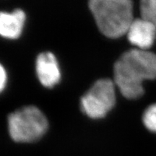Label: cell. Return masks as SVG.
<instances>
[{
    "label": "cell",
    "mask_w": 156,
    "mask_h": 156,
    "mask_svg": "<svg viewBox=\"0 0 156 156\" xmlns=\"http://www.w3.org/2000/svg\"><path fill=\"white\" fill-rule=\"evenodd\" d=\"M114 83L126 98H139L144 94L142 83L156 78V54L132 48L114 64Z\"/></svg>",
    "instance_id": "1"
},
{
    "label": "cell",
    "mask_w": 156,
    "mask_h": 156,
    "mask_svg": "<svg viewBox=\"0 0 156 156\" xmlns=\"http://www.w3.org/2000/svg\"><path fill=\"white\" fill-rule=\"evenodd\" d=\"M88 7L99 30L108 38L127 34L134 20L132 0H88Z\"/></svg>",
    "instance_id": "2"
},
{
    "label": "cell",
    "mask_w": 156,
    "mask_h": 156,
    "mask_svg": "<svg viewBox=\"0 0 156 156\" xmlns=\"http://www.w3.org/2000/svg\"><path fill=\"white\" fill-rule=\"evenodd\" d=\"M48 121L41 111L34 106H25L8 116L11 138L17 142H34L47 131Z\"/></svg>",
    "instance_id": "3"
},
{
    "label": "cell",
    "mask_w": 156,
    "mask_h": 156,
    "mask_svg": "<svg viewBox=\"0 0 156 156\" xmlns=\"http://www.w3.org/2000/svg\"><path fill=\"white\" fill-rule=\"evenodd\" d=\"M116 103L114 83L109 79L97 80L81 98L83 112L91 119H101Z\"/></svg>",
    "instance_id": "4"
},
{
    "label": "cell",
    "mask_w": 156,
    "mask_h": 156,
    "mask_svg": "<svg viewBox=\"0 0 156 156\" xmlns=\"http://www.w3.org/2000/svg\"><path fill=\"white\" fill-rule=\"evenodd\" d=\"M129 42L141 50L147 51L156 38V26L143 18L134 19L127 31Z\"/></svg>",
    "instance_id": "5"
},
{
    "label": "cell",
    "mask_w": 156,
    "mask_h": 156,
    "mask_svg": "<svg viewBox=\"0 0 156 156\" xmlns=\"http://www.w3.org/2000/svg\"><path fill=\"white\" fill-rule=\"evenodd\" d=\"M36 73L40 83L46 87H53L59 83L61 73L55 56L43 52L36 58Z\"/></svg>",
    "instance_id": "6"
},
{
    "label": "cell",
    "mask_w": 156,
    "mask_h": 156,
    "mask_svg": "<svg viewBox=\"0 0 156 156\" xmlns=\"http://www.w3.org/2000/svg\"><path fill=\"white\" fill-rule=\"evenodd\" d=\"M25 12L21 9H15L12 12H2L0 16V34L4 38L17 39L19 38L24 27Z\"/></svg>",
    "instance_id": "7"
},
{
    "label": "cell",
    "mask_w": 156,
    "mask_h": 156,
    "mask_svg": "<svg viewBox=\"0 0 156 156\" xmlns=\"http://www.w3.org/2000/svg\"><path fill=\"white\" fill-rule=\"evenodd\" d=\"M141 17L156 26V0H140Z\"/></svg>",
    "instance_id": "8"
},
{
    "label": "cell",
    "mask_w": 156,
    "mask_h": 156,
    "mask_svg": "<svg viewBox=\"0 0 156 156\" xmlns=\"http://www.w3.org/2000/svg\"><path fill=\"white\" fill-rule=\"evenodd\" d=\"M142 122L148 130L156 133V103L150 106L145 111Z\"/></svg>",
    "instance_id": "9"
},
{
    "label": "cell",
    "mask_w": 156,
    "mask_h": 156,
    "mask_svg": "<svg viewBox=\"0 0 156 156\" xmlns=\"http://www.w3.org/2000/svg\"><path fill=\"white\" fill-rule=\"evenodd\" d=\"M0 71H1V73H0V88H1V90L2 91L6 85V83H7V73H6V71L3 66H1Z\"/></svg>",
    "instance_id": "10"
}]
</instances>
